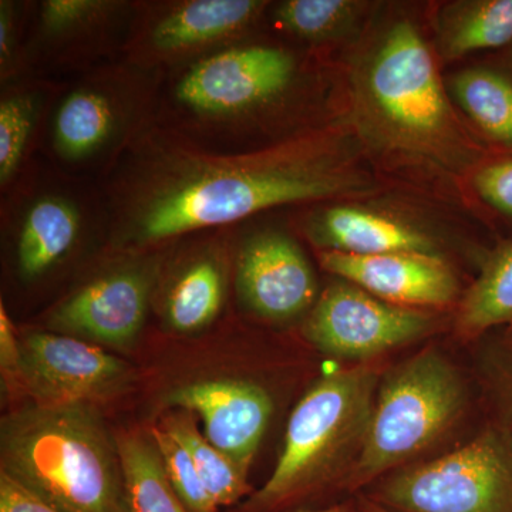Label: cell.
I'll use <instances>...</instances> for the list:
<instances>
[{
  "instance_id": "e0dca14e",
  "label": "cell",
  "mask_w": 512,
  "mask_h": 512,
  "mask_svg": "<svg viewBox=\"0 0 512 512\" xmlns=\"http://www.w3.org/2000/svg\"><path fill=\"white\" fill-rule=\"evenodd\" d=\"M167 402L198 414L207 440L248 474L274 413L264 387L238 379L200 380L177 387Z\"/></svg>"
},
{
  "instance_id": "8fae6325",
  "label": "cell",
  "mask_w": 512,
  "mask_h": 512,
  "mask_svg": "<svg viewBox=\"0 0 512 512\" xmlns=\"http://www.w3.org/2000/svg\"><path fill=\"white\" fill-rule=\"evenodd\" d=\"M136 0L32 2L25 77L67 80L123 59Z\"/></svg>"
},
{
  "instance_id": "7c38bea8",
  "label": "cell",
  "mask_w": 512,
  "mask_h": 512,
  "mask_svg": "<svg viewBox=\"0 0 512 512\" xmlns=\"http://www.w3.org/2000/svg\"><path fill=\"white\" fill-rule=\"evenodd\" d=\"M110 252L113 259L63 296L46 315L52 332L96 345H131L146 323L163 264L164 249Z\"/></svg>"
},
{
  "instance_id": "4dcf8cb0",
  "label": "cell",
  "mask_w": 512,
  "mask_h": 512,
  "mask_svg": "<svg viewBox=\"0 0 512 512\" xmlns=\"http://www.w3.org/2000/svg\"><path fill=\"white\" fill-rule=\"evenodd\" d=\"M0 372L8 396H26L22 343L5 302H0Z\"/></svg>"
},
{
  "instance_id": "ffe728a7",
  "label": "cell",
  "mask_w": 512,
  "mask_h": 512,
  "mask_svg": "<svg viewBox=\"0 0 512 512\" xmlns=\"http://www.w3.org/2000/svg\"><path fill=\"white\" fill-rule=\"evenodd\" d=\"M62 82L25 77L0 87V194L5 195L37 157L47 111Z\"/></svg>"
},
{
  "instance_id": "1f68e13d",
  "label": "cell",
  "mask_w": 512,
  "mask_h": 512,
  "mask_svg": "<svg viewBox=\"0 0 512 512\" xmlns=\"http://www.w3.org/2000/svg\"><path fill=\"white\" fill-rule=\"evenodd\" d=\"M0 512H62L40 500L8 474L0 473Z\"/></svg>"
},
{
  "instance_id": "9c48e42d",
  "label": "cell",
  "mask_w": 512,
  "mask_h": 512,
  "mask_svg": "<svg viewBox=\"0 0 512 512\" xmlns=\"http://www.w3.org/2000/svg\"><path fill=\"white\" fill-rule=\"evenodd\" d=\"M390 512H512V433L493 421L466 446L380 483Z\"/></svg>"
},
{
  "instance_id": "ba28073f",
  "label": "cell",
  "mask_w": 512,
  "mask_h": 512,
  "mask_svg": "<svg viewBox=\"0 0 512 512\" xmlns=\"http://www.w3.org/2000/svg\"><path fill=\"white\" fill-rule=\"evenodd\" d=\"M467 399L460 373L436 350L397 366L377 387L365 446L345 484L363 487L416 457L450 430Z\"/></svg>"
},
{
  "instance_id": "f1b7e54d",
  "label": "cell",
  "mask_w": 512,
  "mask_h": 512,
  "mask_svg": "<svg viewBox=\"0 0 512 512\" xmlns=\"http://www.w3.org/2000/svg\"><path fill=\"white\" fill-rule=\"evenodd\" d=\"M32 2L0 0V84L25 79L26 32Z\"/></svg>"
},
{
  "instance_id": "603a6c76",
  "label": "cell",
  "mask_w": 512,
  "mask_h": 512,
  "mask_svg": "<svg viewBox=\"0 0 512 512\" xmlns=\"http://www.w3.org/2000/svg\"><path fill=\"white\" fill-rule=\"evenodd\" d=\"M448 94L471 123L501 151H512V73L500 67L458 70L446 82Z\"/></svg>"
},
{
  "instance_id": "7a4b0ae2",
  "label": "cell",
  "mask_w": 512,
  "mask_h": 512,
  "mask_svg": "<svg viewBox=\"0 0 512 512\" xmlns=\"http://www.w3.org/2000/svg\"><path fill=\"white\" fill-rule=\"evenodd\" d=\"M349 130L363 153L392 171L454 184L488 160L451 104L437 55L409 16L379 20L342 67Z\"/></svg>"
},
{
  "instance_id": "83f0119b",
  "label": "cell",
  "mask_w": 512,
  "mask_h": 512,
  "mask_svg": "<svg viewBox=\"0 0 512 512\" xmlns=\"http://www.w3.org/2000/svg\"><path fill=\"white\" fill-rule=\"evenodd\" d=\"M497 330L484 356V384L494 410L491 421L512 433V326Z\"/></svg>"
},
{
  "instance_id": "277c9868",
  "label": "cell",
  "mask_w": 512,
  "mask_h": 512,
  "mask_svg": "<svg viewBox=\"0 0 512 512\" xmlns=\"http://www.w3.org/2000/svg\"><path fill=\"white\" fill-rule=\"evenodd\" d=\"M0 473L62 512H126L116 437L90 404L3 417Z\"/></svg>"
},
{
  "instance_id": "5bb4252c",
  "label": "cell",
  "mask_w": 512,
  "mask_h": 512,
  "mask_svg": "<svg viewBox=\"0 0 512 512\" xmlns=\"http://www.w3.org/2000/svg\"><path fill=\"white\" fill-rule=\"evenodd\" d=\"M232 256L239 302L259 318L288 322L308 315L318 301L311 262L286 229L262 225L245 231L237 225Z\"/></svg>"
},
{
  "instance_id": "9a60e30c",
  "label": "cell",
  "mask_w": 512,
  "mask_h": 512,
  "mask_svg": "<svg viewBox=\"0 0 512 512\" xmlns=\"http://www.w3.org/2000/svg\"><path fill=\"white\" fill-rule=\"evenodd\" d=\"M291 220L316 251L352 255H440L441 239L433 222L369 201H335L298 208ZM441 256V255H440Z\"/></svg>"
},
{
  "instance_id": "2e32d148",
  "label": "cell",
  "mask_w": 512,
  "mask_h": 512,
  "mask_svg": "<svg viewBox=\"0 0 512 512\" xmlns=\"http://www.w3.org/2000/svg\"><path fill=\"white\" fill-rule=\"evenodd\" d=\"M20 343L26 396L37 406H92L128 380L126 363L89 340L37 330Z\"/></svg>"
},
{
  "instance_id": "e575fe53",
  "label": "cell",
  "mask_w": 512,
  "mask_h": 512,
  "mask_svg": "<svg viewBox=\"0 0 512 512\" xmlns=\"http://www.w3.org/2000/svg\"><path fill=\"white\" fill-rule=\"evenodd\" d=\"M298 512H349L348 510H346V508H342V507H333V508H328V510H320V511H298Z\"/></svg>"
},
{
  "instance_id": "d6a6232c",
  "label": "cell",
  "mask_w": 512,
  "mask_h": 512,
  "mask_svg": "<svg viewBox=\"0 0 512 512\" xmlns=\"http://www.w3.org/2000/svg\"><path fill=\"white\" fill-rule=\"evenodd\" d=\"M503 67L510 70L512 73V43L510 46L505 47V53L503 55Z\"/></svg>"
},
{
  "instance_id": "6da1fadb",
  "label": "cell",
  "mask_w": 512,
  "mask_h": 512,
  "mask_svg": "<svg viewBox=\"0 0 512 512\" xmlns=\"http://www.w3.org/2000/svg\"><path fill=\"white\" fill-rule=\"evenodd\" d=\"M343 120L251 151L214 153L151 124L97 183L113 252L158 251L282 208L365 200L380 181Z\"/></svg>"
},
{
  "instance_id": "484cf974",
  "label": "cell",
  "mask_w": 512,
  "mask_h": 512,
  "mask_svg": "<svg viewBox=\"0 0 512 512\" xmlns=\"http://www.w3.org/2000/svg\"><path fill=\"white\" fill-rule=\"evenodd\" d=\"M160 426L190 454L202 483L218 508L235 504L248 493V474L212 446L198 429L191 412L184 410L170 414L161 421Z\"/></svg>"
},
{
  "instance_id": "836d02e7",
  "label": "cell",
  "mask_w": 512,
  "mask_h": 512,
  "mask_svg": "<svg viewBox=\"0 0 512 512\" xmlns=\"http://www.w3.org/2000/svg\"><path fill=\"white\" fill-rule=\"evenodd\" d=\"M363 511H365V512H390L389 510H386V508L382 507V505L375 503V501H369V503H366L365 507H363Z\"/></svg>"
},
{
  "instance_id": "44dd1931",
  "label": "cell",
  "mask_w": 512,
  "mask_h": 512,
  "mask_svg": "<svg viewBox=\"0 0 512 512\" xmlns=\"http://www.w3.org/2000/svg\"><path fill=\"white\" fill-rule=\"evenodd\" d=\"M362 0H282L271 2L264 33L282 42L319 52L356 35L372 12Z\"/></svg>"
},
{
  "instance_id": "8992f818",
  "label": "cell",
  "mask_w": 512,
  "mask_h": 512,
  "mask_svg": "<svg viewBox=\"0 0 512 512\" xmlns=\"http://www.w3.org/2000/svg\"><path fill=\"white\" fill-rule=\"evenodd\" d=\"M379 375L359 366L320 379L296 404L271 477L244 510L271 512L315 493L355 466L375 409Z\"/></svg>"
},
{
  "instance_id": "52a82bcc",
  "label": "cell",
  "mask_w": 512,
  "mask_h": 512,
  "mask_svg": "<svg viewBox=\"0 0 512 512\" xmlns=\"http://www.w3.org/2000/svg\"><path fill=\"white\" fill-rule=\"evenodd\" d=\"M0 224L13 275L26 288L52 278L93 241L109 247L97 185L67 177L39 157L2 195Z\"/></svg>"
},
{
  "instance_id": "ac0fdd59",
  "label": "cell",
  "mask_w": 512,
  "mask_h": 512,
  "mask_svg": "<svg viewBox=\"0 0 512 512\" xmlns=\"http://www.w3.org/2000/svg\"><path fill=\"white\" fill-rule=\"evenodd\" d=\"M316 256L329 274L404 308H444L456 301L460 293L453 269L440 255L316 251Z\"/></svg>"
},
{
  "instance_id": "cb8c5ba5",
  "label": "cell",
  "mask_w": 512,
  "mask_h": 512,
  "mask_svg": "<svg viewBox=\"0 0 512 512\" xmlns=\"http://www.w3.org/2000/svg\"><path fill=\"white\" fill-rule=\"evenodd\" d=\"M507 326H512V239L485 252L456 318L458 335L466 340Z\"/></svg>"
},
{
  "instance_id": "5b68a950",
  "label": "cell",
  "mask_w": 512,
  "mask_h": 512,
  "mask_svg": "<svg viewBox=\"0 0 512 512\" xmlns=\"http://www.w3.org/2000/svg\"><path fill=\"white\" fill-rule=\"evenodd\" d=\"M160 72L119 59L63 80L50 103L37 157L97 184L153 124Z\"/></svg>"
},
{
  "instance_id": "d6986e66",
  "label": "cell",
  "mask_w": 512,
  "mask_h": 512,
  "mask_svg": "<svg viewBox=\"0 0 512 512\" xmlns=\"http://www.w3.org/2000/svg\"><path fill=\"white\" fill-rule=\"evenodd\" d=\"M232 237L234 227L181 238L183 259L171 266L173 271L160 298L168 328L180 333L198 332L220 316L227 301Z\"/></svg>"
},
{
  "instance_id": "7402d4cb",
  "label": "cell",
  "mask_w": 512,
  "mask_h": 512,
  "mask_svg": "<svg viewBox=\"0 0 512 512\" xmlns=\"http://www.w3.org/2000/svg\"><path fill=\"white\" fill-rule=\"evenodd\" d=\"M512 43V0H453L434 16V52L444 62Z\"/></svg>"
},
{
  "instance_id": "4316f807",
  "label": "cell",
  "mask_w": 512,
  "mask_h": 512,
  "mask_svg": "<svg viewBox=\"0 0 512 512\" xmlns=\"http://www.w3.org/2000/svg\"><path fill=\"white\" fill-rule=\"evenodd\" d=\"M154 443L163 458L168 480L190 512H217L218 507L212 501L207 488L202 483L190 454L171 434L157 424L150 431Z\"/></svg>"
},
{
  "instance_id": "30bf717a",
  "label": "cell",
  "mask_w": 512,
  "mask_h": 512,
  "mask_svg": "<svg viewBox=\"0 0 512 512\" xmlns=\"http://www.w3.org/2000/svg\"><path fill=\"white\" fill-rule=\"evenodd\" d=\"M266 0H136L123 59L151 72L264 33Z\"/></svg>"
},
{
  "instance_id": "d4e9b609",
  "label": "cell",
  "mask_w": 512,
  "mask_h": 512,
  "mask_svg": "<svg viewBox=\"0 0 512 512\" xmlns=\"http://www.w3.org/2000/svg\"><path fill=\"white\" fill-rule=\"evenodd\" d=\"M116 440L123 466L126 512H190L168 480L151 434L123 433Z\"/></svg>"
},
{
  "instance_id": "f546056e",
  "label": "cell",
  "mask_w": 512,
  "mask_h": 512,
  "mask_svg": "<svg viewBox=\"0 0 512 512\" xmlns=\"http://www.w3.org/2000/svg\"><path fill=\"white\" fill-rule=\"evenodd\" d=\"M471 185L491 210L512 220V151L485 160L471 177Z\"/></svg>"
},
{
  "instance_id": "4fadbf2b",
  "label": "cell",
  "mask_w": 512,
  "mask_h": 512,
  "mask_svg": "<svg viewBox=\"0 0 512 512\" xmlns=\"http://www.w3.org/2000/svg\"><path fill=\"white\" fill-rule=\"evenodd\" d=\"M436 326L421 309L393 305L339 279L320 293L302 335L326 355L369 359L424 338Z\"/></svg>"
},
{
  "instance_id": "3957f363",
  "label": "cell",
  "mask_w": 512,
  "mask_h": 512,
  "mask_svg": "<svg viewBox=\"0 0 512 512\" xmlns=\"http://www.w3.org/2000/svg\"><path fill=\"white\" fill-rule=\"evenodd\" d=\"M320 53L252 37L160 72L156 126L214 153L271 146L328 123Z\"/></svg>"
}]
</instances>
